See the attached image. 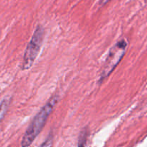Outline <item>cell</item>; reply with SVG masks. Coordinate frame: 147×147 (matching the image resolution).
<instances>
[{"label":"cell","instance_id":"cell-3","mask_svg":"<svg viewBox=\"0 0 147 147\" xmlns=\"http://www.w3.org/2000/svg\"><path fill=\"white\" fill-rule=\"evenodd\" d=\"M44 30L41 25H38L34 30L31 40L27 46L22 60V69H29L35 61L43 42Z\"/></svg>","mask_w":147,"mask_h":147},{"label":"cell","instance_id":"cell-1","mask_svg":"<svg viewBox=\"0 0 147 147\" xmlns=\"http://www.w3.org/2000/svg\"><path fill=\"white\" fill-rule=\"evenodd\" d=\"M58 95H54L52 97L47 101V103L41 108L38 113L34 116L30 126L23 135L21 141L22 146L28 147L37 138V135L44 128L49 116L58 102Z\"/></svg>","mask_w":147,"mask_h":147},{"label":"cell","instance_id":"cell-6","mask_svg":"<svg viewBox=\"0 0 147 147\" xmlns=\"http://www.w3.org/2000/svg\"><path fill=\"white\" fill-rule=\"evenodd\" d=\"M53 143V137L52 135H49L45 141L40 145V147H52Z\"/></svg>","mask_w":147,"mask_h":147},{"label":"cell","instance_id":"cell-4","mask_svg":"<svg viewBox=\"0 0 147 147\" xmlns=\"http://www.w3.org/2000/svg\"><path fill=\"white\" fill-rule=\"evenodd\" d=\"M10 100L9 98L3 99L2 102L0 103V122L3 120V118L5 116L7 110H8L9 106Z\"/></svg>","mask_w":147,"mask_h":147},{"label":"cell","instance_id":"cell-2","mask_svg":"<svg viewBox=\"0 0 147 147\" xmlns=\"http://www.w3.org/2000/svg\"><path fill=\"white\" fill-rule=\"evenodd\" d=\"M128 43L126 39H121L111 48L100 74V80H99L100 82H103L108 76H109V75L114 70L118 63L123 58Z\"/></svg>","mask_w":147,"mask_h":147},{"label":"cell","instance_id":"cell-5","mask_svg":"<svg viewBox=\"0 0 147 147\" xmlns=\"http://www.w3.org/2000/svg\"><path fill=\"white\" fill-rule=\"evenodd\" d=\"M86 138H87V131L85 130V131H82L80 133L78 147H84L86 142Z\"/></svg>","mask_w":147,"mask_h":147}]
</instances>
